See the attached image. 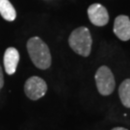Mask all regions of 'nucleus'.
<instances>
[{
	"label": "nucleus",
	"mask_w": 130,
	"mask_h": 130,
	"mask_svg": "<svg viewBox=\"0 0 130 130\" xmlns=\"http://www.w3.org/2000/svg\"><path fill=\"white\" fill-rule=\"evenodd\" d=\"M114 33L121 41L130 40V19L127 15H119L115 19Z\"/></svg>",
	"instance_id": "obj_6"
},
{
	"label": "nucleus",
	"mask_w": 130,
	"mask_h": 130,
	"mask_svg": "<svg viewBox=\"0 0 130 130\" xmlns=\"http://www.w3.org/2000/svg\"><path fill=\"white\" fill-rule=\"evenodd\" d=\"M69 44L71 49L79 55L88 57L92 50L93 39L87 27H79L70 34Z\"/></svg>",
	"instance_id": "obj_2"
},
{
	"label": "nucleus",
	"mask_w": 130,
	"mask_h": 130,
	"mask_svg": "<svg viewBox=\"0 0 130 130\" xmlns=\"http://www.w3.org/2000/svg\"><path fill=\"white\" fill-rule=\"evenodd\" d=\"M4 69L5 71L9 75L15 73V70L18 68L19 62V53L17 48L9 47L6 49L4 53Z\"/></svg>",
	"instance_id": "obj_7"
},
{
	"label": "nucleus",
	"mask_w": 130,
	"mask_h": 130,
	"mask_svg": "<svg viewBox=\"0 0 130 130\" xmlns=\"http://www.w3.org/2000/svg\"><path fill=\"white\" fill-rule=\"evenodd\" d=\"M27 51L33 64L41 70H46L51 65V54L47 44L41 38L33 37L27 42Z\"/></svg>",
	"instance_id": "obj_1"
},
{
	"label": "nucleus",
	"mask_w": 130,
	"mask_h": 130,
	"mask_svg": "<svg viewBox=\"0 0 130 130\" xmlns=\"http://www.w3.org/2000/svg\"><path fill=\"white\" fill-rule=\"evenodd\" d=\"M25 94L32 100L42 98L47 92L46 82L39 76H32L27 79L24 85Z\"/></svg>",
	"instance_id": "obj_4"
},
{
	"label": "nucleus",
	"mask_w": 130,
	"mask_h": 130,
	"mask_svg": "<svg viewBox=\"0 0 130 130\" xmlns=\"http://www.w3.org/2000/svg\"><path fill=\"white\" fill-rule=\"evenodd\" d=\"M88 15L90 21L95 26H104L109 21V14L106 8L98 3L92 4L89 7Z\"/></svg>",
	"instance_id": "obj_5"
},
{
	"label": "nucleus",
	"mask_w": 130,
	"mask_h": 130,
	"mask_svg": "<svg viewBox=\"0 0 130 130\" xmlns=\"http://www.w3.org/2000/svg\"><path fill=\"white\" fill-rule=\"evenodd\" d=\"M119 94L123 106L130 108V79H125L119 88Z\"/></svg>",
	"instance_id": "obj_9"
},
{
	"label": "nucleus",
	"mask_w": 130,
	"mask_h": 130,
	"mask_svg": "<svg viewBox=\"0 0 130 130\" xmlns=\"http://www.w3.org/2000/svg\"><path fill=\"white\" fill-rule=\"evenodd\" d=\"M95 83L100 94L104 96L111 94L116 86L115 77L112 73L111 70L106 66H101L95 73Z\"/></svg>",
	"instance_id": "obj_3"
},
{
	"label": "nucleus",
	"mask_w": 130,
	"mask_h": 130,
	"mask_svg": "<svg viewBox=\"0 0 130 130\" xmlns=\"http://www.w3.org/2000/svg\"><path fill=\"white\" fill-rule=\"evenodd\" d=\"M4 86V76H3V71H2V68L0 66V90L3 88Z\"/></svg>",
	"instance_id": "obj_10"
},
{
	"label": "nucleus",
	"mask_w": 130,
	"mask_h": 130,
	"mask_svg": "<svg viewBox=\"0 0 130 130\" xmlns=\"http://www.w3.org/2000/svg\"><path fill=\"white\" fill-rule=\"evenodd\" d=\"M0 14L7 21H13L17 18V12L9 0H0Z\"/></svg>",
	"instance_id": "obj_8"
},
{
	"label": "nucleus",
	"mask_w": 130,
	"mask_h": 130,
	"mask_svg": "<svg viewBox=\"0 0 130 130\" xmlns=\"http://www.w3.org/2000/svg\"><path fill=\"white\" fill-rule=\"evenodd\" d=\"M112 130H128L124 128V127H115V128H113Z\"/></svg>",
	"instance_id": "obj_11"
}]
</instances>
